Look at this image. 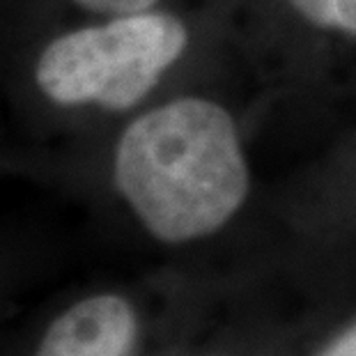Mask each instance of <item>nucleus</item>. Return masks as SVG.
Masks as SVG:
<instances>
[{
    "instance_id": "f03ea898",
    "label": "nucleus",
    "mask_w": 356,
    "mask_h": 356,
    "mask_svg": "<svg viewBox=\"0 0 356 356\" xmlns=\"http://www.w3.org/2000/svg\"><path fill=\"white\" fill-rule=\"evenodd\" d=\"M232 74L244 67L221 3L179 0L58 33L37 56L35 86L56 108L129 118L179 88Z\"/></svg>"
},
{
    "instance_id": "39448f33",
    "label": "nucleus",
    "mask_w": 356,
    "mask_h": 356,
    "mask_svg": "<svg viewBox=\"0 0 356 356\" xmlns=\"http://www.w3.org/2000/svg\"><path fill=\"white\" fill-rule=\"evenodd\" d=\"M320 165V175L336 179L333 184H345L356 191V129L343 136Z\"/></svg>"
},
{
    "instance_id": "20e7f679",
    "label": "nucleus",
    "mask_w": 356,
    "mask_h": 356,
    "mask_svg": "<svg viewBox=\"0 0 356 356\" xmlns=\"http://www.w3.org/2000/svg\"><path fill=\"white\" fill-rule=\"evenodd\" d=\"M138 320L120 294H92L58 315L37 356H131Z\"/></svg>"
},
{
    "instance_id": "0eeeda50",
    "label": "nucleus",
    "mask_w": 356,
    "mask_h": 356,
    "mask_svg": "<svg viewBox=\"0 0 356 356\" xmlns=\"http://www.w3.org/2000/svg\"><path fill=\"white\" fill-rule=\"evenodd\" d=\"M320 356H356V324L333 340Z\"/></svg>"
},
{
    "instance_id": "f257e3e1",
    "label": "nucleus",
    "mask_w": 356,
    "mask_h": 356,
    "mask_svg": "<svg viewBox=\"0 0 356 356\" xmlns=\"http://www.w3.org/2000/svg\"><path fill=\"white\" fill-rule=\"evenodd\" d=\"M267 115L244 74L179 88L124 118L111 143L113 188L161 244L216 237L251 202Z\"/></svg>"
},
{
    "instance_id": "423d86ee",
    "label": "nucleus",
    "mask_w": 356,
    "mask_h": 356,
    "mask_svg": "<svg viewBox=\"0 0 356 356\" xmlns=\"http://www.w3.org/2000/svg\"><path fill=\"white\" fill-rule=\"evenodd\" d=\"M83 17H115V14H131L152 10L159 5L179 3V0H70Z\"/></svg>"
},
{
    "instance_id": "7ed1b4c3",
    "label": "nucleus",
    "mask_w": 356,
    "mask_h": 356,
    "mask_svg": "<svg viewBox=\"0 0 356 356\" xmlns=\"http://www.w3.org/2000/svg\"><path fill=\"white\" fill-rule=\"evenodd\" d=\"M244 74L274 108L356 92V0H218Z\"/></svg>"
}]
</instances>
